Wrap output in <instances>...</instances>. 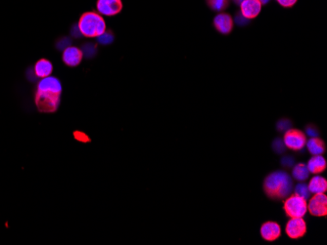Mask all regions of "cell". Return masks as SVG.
I'll return each mask as SVG.
<instances>
[{
  "label": "cell",
  "instance_id": "6da1fadb",
  "mask_svg": "<svg viewBox=\"0 0 327 245\" xmlns=\"http://www.w3.org/2000/svg\"><path fill=\"white\" fill-rule=\"evenodd\" d=\"M62 94V84L54 76L43 77L37 84L35 104L43 113H54L57 111Z\"/></svg>",
  "mask_w": 327,
  "mask_h": 245
},
{
  "label": "cell",
  "instance_id": "7a4b0ae2",
  "mask_svg": "<svg viewBox=\"0 0 327 245\" xmlns=\"http://www.w3.org/2000/svg\"><path fill=\"white\" fill-rule=\"evenodd\" d=\"M293 188L292 177L282 170L275 171L267 175L264 179V193L272 199H285L293 192Z\"/></svg>",
  "mask_w": 327,
  "mask_h": 245
},
{
  "label": "cell",
  "instance_id": "3957f363",
  "mask_svg": "<svg viewBox=\"0 0 327 245\" xmlns=\"http://www.w3.org/2000/svg\"><path fill=\"white\" fill-rule=\"evenodd\" d=\"M82 34L86 37H97L106 31L105 21L95 12L85 13L78 24Z\"/></svg>",
  "mask_w": 327,
  "mask_h": 245
},
{
  "label": "cell",
  "instance_id": "277c9868",
  "mask_svg": "<svg viewBox=\"0 0 327 245\" xmlns=\"http://www.w3.org/2000/svg\"><path fill=\"white\" fill-rule=\"evenodd\" d=\"M283 209L289 218H304L307 213V202L299 195L290 194L285 198Z\"/></svg>",
  "mask_w": 327,
  "mask_h": 245
},
{
  "label": "cell",
  "instance_id": "5b68a950",
  "mask_svg": "<svg viewBox=\"0 0 327 245\" xmlns=\"http://www.w3.org/2000/svg\"><path fill=\"white\" fill-rule=\"evenodd\" d=\"M283 142L287 149L298 152L306 147V135L301 130L290 128L284 133Z\"/></svg>",
  "mask_w": 327,
  "mask_h": 245
},
{
  "label": "cell",
  "instance_id": "8992f818",
  "mask_svg": "<svg viewBox=\"0 0 327 245\" xmlns=\"http://www.w3.org/2000/svg\"><path fill=\"white\" fill-rule=\"evenodd\" d=\"M306 231V222L304 218H290L285 227L286 234L292 239H298L305 236Z\"/></svg>",
  "mask_w": 327,
  "mask_h": 245
},
{
  "label": "cell",
  "instance_id": "52a82bcc",
  "mask_svg": "<svg viewBox=\"0 0 327 245\" xmlns=\"http://www.w3.org/2000/svg\"><path fill=\"white\" fill-rule=\"evenodd\" d=\"M307 211L316 217L326 216L327 196L325 194H314L307 203Z\"/></svg>",
  "mask_w": 327,
  "mask_h": 245
},
{
  "label": "cell",
  "instance_id": "ba28073f",
  "mask_svg": "<svg viewBox=\"0 0 327 245\" xmlns=\"http://www.w3.org/2000/svg\"><path fill=\"white\" fill-rule=\"evenodd\" d=\"M96 8L101 16L112 17L121 12L123 4L121 0H98Z\"/></svg>",
  "mask_w": 327,
  "mask_h": 245
},
{
  "label": "cell",
  "instance_id": "9c48e42d",
  "mask_svg": "<svg viewBox=\"0 0 327 245\" xmlns=\"http://www.w3.org/2000/svg\"><path fill=\"white\" fill-rule=\"evenodd\" d=\"M260 233L265 241L273 242L281 236V227L276 222L267 221L261 227Z\"/></svg>",
  "mask_w": 327,
  "mask_h": 245
},
{
  "label": "cell",
  "instance_id": "30bf717a",
  "mask_svg": "<svg viewBox=\"0 0 327 245\" xmlns=\"http://www.w3.org/2000/svg\"><path fill=\"white\" fill-rule=\"evenodd\" d=\"M240 13L248 20L256 18L262 10V4L258 0H243L240 3Z\"/></svg>",
  "mask_w": 327,
  "mask_h": 245
},
{
  "label": "cell",
  "instance_id": "8fae6325",
  "mask_svg": "<svg viewBox=\"0 0 327 245\" xmlns=\"http://www.w3.org/2000/svg\"><path fill=\"white\" fill-rule=\"evenodd\" d=\"M214 25L219 32L222 34H228L233 31V18L225 13H220L215 17Z\"/></svg>",
  "mask_w": 327,
  "mask_h": 245
},
{
  "label": "cell",
  "instance_id": "7c38bea8",
  "mask_svg": "<svg viewBox=\"0 0 327 245\" xmlns=\"http://www.w3.org/2000/svg\"><path fill=\"white\" fill-rule=\"evenodd\" d=\"M83 52L74 46H70L63 51V62L70 67H76L83 60Z\"/></svg>",
  "mask_w": 327,
  "mask_h": 245
},
{
  "label": "cell",
  "instance_id": "4fadbf2b",
  "mask_svg": "<svg viewBox=\"0 0 327 245\" xmlns=\"http://www.w3.org/2000/svg\"><path fill=\"white\" fill-rule=\"evenodd\" d=\"M306 167L310 173L317 175L325 171L327 162L322 155H313V157L307 161Z\"/></svg>",
  "mask_w": 327,
  "mask_h": 245
},
{
  "label": "cell",
  "instance_id": "5bb4252c",
  "mask_svg": "<svg viewBox=\"0 0 327 245\" xmlns=\"http://www.w3.org/2000/svg\"><path fill=\"white\" fill-rule=\"evenodd\" d=\"M309 191L311 194H325L327 191V181L325 178L322 176H319L318 174L315 175L307 184Z\"/></svg>",
  "mask_w": 327,
  "mask_h": 245
},
{
  "label": "cell",
  "instance_id": "9a60e30c",
  "mask_svg": "<svg viewBox=\"0 0 327 245\" xmlns=\"http://www.w3.org/2000/svg\"><path fill=\"white\" fill-rule=\"evenodd\" d=\"M306 150L312 155H322L325 152V144L318 137H312L306 140Z\"/></svg>",
  "mask_w": 327,
  "mask_h": 245
},
{
  "label": "cell",
  "instance_id": "2e32d148",
  "mask_svg": "<svg viewBox=\"0 0 327 245\" xmlns=\"http://www.w3.org/2000/svg\"><path fill=\"white\" fill-rule=\"evenodd\" d=\"M52 71L53 66L51 62L45 60V59L40 60L34 66V72H35L36 76L40 78L49 76Z\"/></svg>",
  "mask_w": 327,
  "mask_h": 245
},
{
  "label": "cell",
  "instance_id": "e0dca14e",
  "mask_svg": "<svg viewBox=\"0 0 327 245\" xmlns=\"http://www.w3.org/2000/svg\"><path fill=\"white\" fill-rule=\"evenodd\" d=\"M310 174L306 164H298L292 167V179L297 182H305L309 179Z\"/></svg>",
  "mask_w": 327,
  "mask_h": 245
},
{
  "label": "cell",
  "instance_id": "ac0fdd59",
  "mask_svg": "<svg viewBox=\"0 0 327 245\" xmlns=\"http://www.w3.org/2000/svg\"><path fill=\"white\" fill-rule=\"evenodd\" d=\"M293 191L295 193L296 195H299L303 198H305L306 200H307L310 197H311V192L309 191V188H307V185L305 184L304 182H299L298 184L296 185L295 187L293 188Z\"/></svg>",
  "mask_w": 327,
  "mask_h": 245
},
{
  "label": "cell",
  "instance_id": "d6986e66",
  "mask_svg": "<svg viewBox=\"0 0 327 245\" xmlns=\"http://www.w3.org/2000/svg\"><path fill=\"white\" fill-rule=\"evenodd\" d=\"M96 39L102 45H109L114 41V35L110 31H104L102 34L97 36Z\"/></svg>",
  "mask_w": 327,
  "mask_h": 245
},
{
  "label": "cell",
  "instance_id": "ffe728a7",
  "mask_svg": "<svg viewBox=\"0 0 327 245\" xmlns=\"http://www.w3.org/2000/svg\"><path fill=\"white\" fill-rule=\"evenodd\" d=\"M208 3L213 10L220 12L226 7L228 0H208Z\"/></svg>",
  "mask_w": 327,
  "mask_h": 245
},
{
  "label": "cell",
  "instance_id": "44dd1931",
  "mask_svg": "<svg viewBox=\"0 0 327 245\" xmlns=\"http://www.w3.org/2000/svg\"><path fill=\"white\" fill-rule=\"evenodd\" d=\"M273 150L274 152L278 154H282L286 151V147H285L284 142L281 138H276L273 142Z\"/></svg>",
  "mask_w": 327,
  "mask_h": 245
},
{
  "label": "cell",
  "instance_id": "7402d4cb",
  "mask_svg": "<svg viewBox=\"0 0 327 245\" xmlns=\"http://www.w3.org/2000/svg\"><path fill=\"white\" fill-rule=\"evenodd\" d=\"M291 127H292V122H291V120H289L287 118H282L276 123V129L279 132L285 133L287 130H289Z\"/></svg>",
  "mask_w": 327,
  "mask_h": 245
},
{
  "label": "cell",
  "instance_id": "603a6c76",
  "mask_svg": "<svg viewBox=\"0 0 327 245\" xmlns=\"http://www.w3.org/2000/svg\"><path fill=\"white\" fill-rule=\"evenodd\" d=\"M82 52H83V55L85 57H87V58L93 57L96 54V46L91 43H87V44L84 45Z\"/></svg>",
  "mask_w": 327,
  "mask_h": 245
},
{
  "label": "cell",
  "instance_id": "cb8c5ba5",
  "mask_svg": "<svg viewBox=\"0 0 327 245\" xmlns=\"http://www.w3.org/2000/svg\"><path fill=\"white\" fill-rule=\"evenodd\" d=\"M281 164L286 168H292L295 165V158L291 155H285L281 158Z\"/></svg>",
  "mask_w": 327,
  "mask_h": 245
},
{
  "label": "cell",
  "instance_id": "d4e9b609",
  "mask_svg": "<svg viewBox=\"0 0 327 245\" xmlns=\"http://www.w3.org/2000/svg\"><path fill=\"white\" fill-rule=\"evenodd\" d=\"M71 43H72V40H71L69 37H63V38H61L60 40L57 42L56 46H57V48H58L59 50L64 51L65 49H67L68 47L71 46Z\"/></svg>",
  "mask_w": 327,
  "mask_h": 245
},
{
  "label": "cell",
  "instance_id": "484cf974",
  "mask_svg": "<svg viewBox=\"0 0 327 245\" xmlns=\"http://www.w3.org/2000/svg\"><path fill=\"white\" fill-rule=\"evenodd\" d=\"M306 135L312 137H318L319 132L315 125H307L306 127Z\"/></svg>",
  "mask_w": 327,
  "mask_h": 245
},
{
  "label": "cell",
  "instance_id": "4316f807",
  "mask_svg": "<svg viewBox=\"0 0 327 245\" xmlns=\"http://www.w3.org/2000/svg\"><path fill=\"white\" fill-rule=\"evenodd\" d=\"M248 21L249 20H248L247 18H245L241 13L237 14L236 17H235V23H236V25H238V26H245V25H247Z\"/></svg>",
  "mask_w": 327,
  "mask_h": 245
},
{
  "label": "cell",
  "instance_id": "83f0119b",
  "mask_svg": "<svg viewBox=\"0 0 327 245\" xmlns=\"http://www.w3.org/2000/svg\"><path fill=\"white\" fill-rule=\"evenodd\" d=\"M281 6H283V7H286V8H288V7H292L294 4H295L296 2H297V0H276Z\"/></svg>",
  "mask_w": 327,
  "mask_h": 245
},
{
  "label": "cell",
  "instance_id": "f1b7e54d",
  "mask_svg": "<svg viewBox=\"0 0 327 245\" xmlns=\"http://www.w3.org/2000/svg\"><path fill=\"white\" fill-rule=\"evenodd\" d=\"M72 35L75 37V38H79V37H82L83 36V34H82V32L80 31V29H79V26L76 25V26H74L73 27V29H72Z\"/></svg>",
  "mask_w": 327,
  "mask_h": 245
},
{
  "label": "cell",
  "instance_id": "f546056e",
  "mask_svg": "<svg viewBox=\"0 0 327 245\" xmlns=\"http://www.w3.org/2000/svg\"><path fill=\"white\" fill-rule=\"evenodd\" d=\"M258 1L263 5V4H267L271 0H258Z\"/></svg>",
  "mask_w": 327,
  "mask_h": 245
},
{
  "label": "cell",
  "instance_id": "4dcf8cb0",
  "mask_svg": "<svg viewBox=\"0 0 327 245\" xmlns=\"http://www.w3.org/2000/svg\"><path fill=\"white\" fill-rule=\"evenodd\" d=\"M242 1L243 0H235V2H236V3H238V4H240Z\"/></svg>",
  "mask_w": 327,
  "mask_h": 245
}]
</instances>
